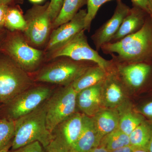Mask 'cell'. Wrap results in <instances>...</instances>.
<instances>
[{
  "label": "cell",
  "mask_w": 152,
  "mask_h": 152,
  "mask_svg": "<svg viewBox=\"0 0 152 152\" xmlns=\"http://www.w3.org/2000/svg\"><path fill=\"white\" fill-rule=\"evenodd\" d=\"M105 54L119 63L152 61V18H147L143 27L133 34L116 42L108 43L101 47Z\"/></svg>",
  "instance_id": "obj_1"
},
{
  "label": "cell",
  "mask_w": 152,
  "mask_h": 152,
  "mask_svg": "<svg viewBox=\"0 0 152 152\" xmlns=\"http://www.w3.org/2000/svg\"><path fill=\"white\" fill-rule=\"evenodd\" d=\"M52 138L51 133L47 127L45 102L34 110L15 121L12 150L36 141L39 142L46 150Z\"/></svg>",
  "instance_id": "obj_2"
},
{
  "label": "cell",
  "mask_w": 152,
  "mask_h": 152,
  "mask_svg": "<svg viewBox=\"0 0 152 152\" xmlns=\"http://www.w3.org/2000/svg\"><path fill=\"white\" fill-rule=\"evenodd\" d=\"M77 94L69 85L53 93L45 102L47 127L51 133L59 124L77 112Z\"/></svg>",
  "instance_id": "obj_3"
},
{
  "label": "cell",
  "mask_w": 152,
  "mask_h": 152,
  "mask_svg": "<svg viewBox=\"0 0 152 152\" xmlns=\"http://www.w3.org/2000/svg\"><path fill=\"white\" fill-rule=\"evenodd\" d=\"M32 82L26 72L15 62L0 60V103L7 104L30 88Z\"/></svg>",
  "instance_id": "obj_4"
},
{
  "label": "cell",
  "mask_w": 152,
  "mask_h": 152,
  "mask_svg": "<svg viewBox=\"0 0 152 152\" xmlns=\"http://www.w3.org/2000/svg\"><path fill=\"white\" fill-rule=\"evenodd\" d=\"M85 31H82L67 43L57 50L54 57H67L77 61L92 62L108 72L113 66V61L104 58L97 51L90 46Z\"/></svg>",
  "instance_id": "obj_5"
},
{
  "label": "cell",
  "mask_w": 152,
  "mask_h": 152,
  "mask_svg": "<svg viewBox=\"0 0 152 152\" xmlns=\"http://www.w3.org/2000/svg\"><path fill=\"white\" fill-rule=\"evenodd\" d=\"M95 63L77 61L71 59L62 61L43 70L37 77L39 81L67 86L70 85Z\"/></svg>",
  "instance_id": "obj_6"
},
{
  "label": "cell",
  "mask_w": 152,
  "mask_h": 152,
  "mask_svg": "<svg viewBox=\"0 0 152 152\" xmlns=\"http://www.w3.org/2000/svg\"><path fill=\"white\" fill-rule=\"evenodd\" d=\"M114 67L130 94L152 86V61L134 63L114 62Z\"/></svg>",
  "instance_id": "obj_7"
},
{
  "label": "cell",
  "mask_w": 152,
  "mask_h": 152,
  "mask_svg": "<svg viewBox=\"0 0 152 152\" xmlns=\"http://www.w3.org/2000/svg\"><path fill=\"white\" fill-rule=\"evenodd\" d=\"M83 116L81 113L76 112L57 125L52 131L51 141L46 149L72 152L81 132Z\"/></svg>",
  "instance_id": "obj_8"
},
{
  "label": "cell",
  "mask_w": 152,
  "mask_h": 152,
  "mask_svg": "<svg viewBox=\"0 0 152 152\" xmlns=\"http://www.w3.org/2000/svg\"><path fill=\"white\" fill-rule=\"evenodd\" d=\"M53 93L46 86L29 88L24 91L6 104L8 118L15 121L29 113L45 103Z\"/></svg>",
  "instance_id": "obj_9"
},
{
  "label": "cell",
  "mask_w": 152,
  "mask_h": 152,
  "mask_svg": "<svg viewBox=\"0 0 152 152\" xmlns=\"http://www.w3.org/2000/svg\"><path fill=\"white\" fill-rule=\"evenodd\" d=\"M49 2L44 6H34L27 12V27L26 35L33 44L40 45L45 42L50 31V22L49 15Z\"/></svg>",
  "instance_id": "obj_10"
},
{
  "label": "cell",
  "mask_w": 152,
  "mask_h": 152,
  "mask_svg": "<svg viewBox=\"0 0 152 152\" xmlns=\"http://www.w3.org/2000/svg\"><path fill=\"white\" fill-rule=\"evenodd\" d=\"M6 48L15 62L26 72L35 70L39 65L42 52L30 46L21 36L11 38Z\"/></svg>",
  "instance_id": "obj_11"
},
{
  "label": "cell",
  "mask_w": 152,
  "mask_h": 152,
  "mask_svg": "<svg viewBox=\"0 0 152 152\" xmlns=\"http://www.w3.org/2000/svg\"><path fill=\"white\" fill-rule=\"evenodd\" d=\"M129 92L113 66L108 72L102 84V98L104 107L118 110L130 104ZM130 94V93H129Z\"/></svg>",
  "instance_id": "obj_12"
},
{
  "label": "cell",
  "mask_w": 152,
  "mask_h": 152,
  "mask_svg": "<svg viewBox=\"0 0 152 152\" xmlns=\"http://www.w3.org/2000/svg\"><path fill=\"white\" fill-rule=\"evenodd\" d=\"M117 2L116 7L113 16L97 30L91 37L97 51L103 45L110 42L130 10L122 0Z\"/></svg>",
  "instance_id": "obj_13"
},
{
  "label": "cell",
  "mask_w": 152,
  "mask_h": 152,
  "mask_svg": "<svg viewBox=\"0 0 152 152\" xmlns=\"http://www.w3.org/2000/svg\"><path fill=\"white\" fill-rule=\"evenodd\" d=\"M87 10H80L69 21L61 25L52 33L49 41L48 49L57 50L67 43L76 36L85 30Z\"/></svg>",
  "instance_id": "obj_14"
},
{
  "label": "cell",
  "mask_w": 152,
  "mask_h": 152,
  "mask_svg": "<svg viewBox=\"0 0 152 152\" xmlns=\"http://www.w3.org/2000/svg\"><path fill=\"white\" fill-rule=\"evenodd\" d=\"M103 82L82 90L77 94V109L82 114L93 117L104 108L102 98Z\"/></svg>",
  "instance_id": "obj_15"
},
{
  "label": "cell",
  "mask_w": 152,
  "mask_h": 152,
  "mask_svg": "<svg viewBox=\"0 0 152 152\" xmlns=\"http://www.w3.org/2000/svg\"><path fill=\"white\" fill-rule=\"evenodd\" d=\"M149 15L141 8L133 6L123 20L118 31L109 43L118 42L125 37L138 31L143 26Z\"/></svg>",
  "instance_id": "obj_16"
},
{
  "label": "cell",
  "mask_w": 152,
  "mask_h": 152,
  "mask_svg": "<svg viewBox=\"0 0 152 152\" xmlns=\"http://www.w3.org/2000/svg\"><path fill=\"white\" fill-rule=\"evenodd\" d=\"M100 142L92 117L87 116L83 114L81 132L71 152L88 151L99 146Z\"/></svg>",
  "instance_id": "obj_17"
},
{
  "label": "cell",
  "mask_w": 152,
  "mask_h": 152,
  "mask_svg": "<svg viewBox=\"0 0 152 152\" xmlns=\"http://www.w3.org/2000/svg\"><path fill=\"white\" fill-rule=\"evenodd\" d=\"M99 140L118 128L119 113L116 109L104 108L92 117Z\"/></svg>",
  "instance_id": "obj_18"
},
{
  "label": "cell",
  "mask_w": 152,
  "mask_h": 152,
  "mask_svg": "<svg viewBox=\"0 0 152 152\" xmlns=\"http://www.w3.org/2000/svg\"><path fill=\"white\" fill-rule=\"evenodd\" d=\"M107 74V71L95 64L88 68L71 85L78 93L84 89L104 81Z\"/></svg>",
  "instance_id": "obj_19"
},
{
  "label": "cell",
  "mask_w": 152,
  "mask_h": 152,
  "mask_svg": "<svg viewBox=\"0 0 152 152\" xmlns=\"http://www.w3.org/2000/svg\"><path fill=\"white\" fill-rule=\"evenodd\" d=\"M118 110L119 113L118 128L128 135L145 120L142 115L132 108L130 104Z\"/></svg>",
  "instance_id": "obj_20"
},
{
  "label": "cell",
  "mask_w": 152,
  "mask_h": 152,
  "mask_svg": "<svg viewBox=\"0 0 152 152\" xmlns=\"http://www.w3.org/2000/svg\"><path fill=\"white\" fill-rule=\"evenodd\" d=\"M152 136V124L145 120L129 135L131 145L134 148L148 149Z\"/></svg>",
  "instance_id": "obj_21"
},
{
  "label": "cell",
  "mask_w": 152,
  "mask_h": 152,
  "mask_svg": "<svg viewBox=\"0 0 152 152\" xmlns=\"http://www.w3.org/2000/svg\"><path fill=\"white\" fill-rule=\"evenodd\" d=\"M87 4V0H64L59 13L53 23L58 28L71 20L83 6Z\"/></svg>",
  "instance_id": "obj_22"
},
{
  "label": "cell",
  "mask_w": 152,
  "mask_h": 152,
  "mask_svg": "<svg viewBox=\"0 0 152 152\" xmlns=\"http://www.w3.org/2000/svg\"><path fill=\"white\" fill-rule=\"evenodd\" d=\"M129 145H130L129 136L118 128L104 137L99 146L112 151Z\"/></svg>",
  "instance_id": "obj_23"
},
{
  "label": "cell",
  "mask_w": 152,
  "mask_h": 152,
  "mask_svg": "<svg viewBox=\"0 0 152 152\" xmlns=\"http://www.w3.org/2000/svg\"><path fill=\"white\" fill-rule=\"evenodd\" d=\"M5 24L7 28L12 31H25L27 27L26 19L20 12L16 8H9Z\"/></svg>",
  "instance_id": "obj_24"
},
{
  "label": "cell",
  "mask_w": 152,
  "mask_h": 152,
  "mask_svg": "<svg viewBox=\"0 0 152 152\" xmlns=\"http://www.w3.org/2000/svg\"><path fill=\"white\" fill-rule=\"evenodd\" d=\"M15 133V121L0 118V150L11 142Z\"/></svg>",
  "instance_id": "obj_25"
},
{
  "label": "cell",
  "mask_w": 152,
  "mask_h": 152,
  "mask_svg": "<svg viewBox=\"0 0 152 152\" xmlns=\"http://www.w3.org/2000/svg\"><path fill=\"white\" fill-rule=\"evenodd\" d=\"M114 0H87V15L85 19V30L89 31L92 22L101 6L105 3ZM118 1L120 0H116Z\"/></svg>",
  "instance_id": "obj_26"
},
{
  "label": "cell",
  "mask_w": 152,
  "mask_h": 152,
  "mask_svg": "<svg viewBox=\"0 0 152 152\" xmlns=\"http://www.w3.org/2000/svg\"><path fill=\"white\" fill-rule=\"evenodd\" d=\"M44 149L39 142L36 141L8 152H45Z\"/></svg>",
  "instance_id": "obj_27"
},
{
  "label": "cell",
  "mask_w": 152,
  "mask_h": 152,
  "mask_svg": "<svg viewBox=\"0 0 152 152\" xmlns=\"http://www.w3.org/2000/svg\"><path fill=\"white\" fill-rule=\"evenodd\" d=\"M64 0H51L49 2L48 11L51 21H54L59 13Z\"/></svg>",
  "instance_id": "obj_28"
},
{
  "label": "cell",
  "mask_w": 152,
  "mask_h": 152,
  "mask_svg": "<svg viewBox=\"0 0 152 152\" xmlns=\"http://www.w3.org/2000/svg\"><path fill=\"white\" fill-rule=\"evenodd\" d=\"M152 124V100L142 105L137 110Z\"/></svg>",
  "instance_id": "obj_29"
},
{
  "label": "cell",
  "mask_w": 152,
  "mask_h": 152,
  "mask_svg": "<svg viewBox=\"0 0 152 152\" xmlns=\"http://www.w3.org/2000/svg\"><path fill=\"white\" fill-rule=\"evenodd\" d=\"M133 6H137L143 9L149 14V6L151 0H131Z\"/></svg>",
  "instance_id": "obj_30"
},
{
  "label": "cell",
  "mask_w": 152,
  "mask_h": 152,
  "mask_svg": "<svg viewBox=\"0 0 152 152\" xmlns=\"http://www.w3.org/2000/svg\"><path fill=\"white\" fill-rule=\"evenodd\" d=\"M8 10L7 6L0 5V26L5 24Z\"/></svg>",
  "instance_id": "obj_31"
},
{
  "label": "cell",
  "mask_w": 152,
  "mask_h": 152,
  "mask_svg": "<svg viewBox=\"0 0 152 152\" xmlns=\"http://www.w3.org/2000/svg\"><path fill=\"white\" fill-rule=\"evenodd\" d=\"M134 148L131 145L122 147L113 151H109L110 152H133Z\"/></svg>",
  "instance_id": "obj_32"
},
{
  "label": "cell",
  "mask_w": 152,
  "mask_h": 152,
  "mask_svg": "<svg viewBox=\"0 0 152 152\" xmlns=\"http://www.w3.org/2000/svg\"><path fill=\"white\" fill-rule=\"evenodd\" d=\"M86 152H110L104 147L99 146Z\"/></svg>",
  "instance_id": "obj_33"
},
{
  "label": "cell",
  "mask_w": 152,
  "mask_h": 152,
  "mask_svg": "<svg viewBox=\"0 0 152 152\" xmlns=\"http://www.w3.org/2000/svg\"><path fill=\"white\" fill-rule=\"evenodd\" d=\"M12 142H11L8 145H7L4 148L0 150V152H8L9 149H10V148L11 147V146H12Z\"/></svg>",
  "instance_id": "obj_34"
},
{
  "label": "cell",
  "mask_w": 152,
  "mask_h": 152,
  "mask_svg": "<svg viewBox=\"0 0 152 152\" xmlns=\"http://www.w3.org/2000/svg\"><path fill=\"white\" fill-rule=\"evenodd\" d=\"M14 0H0V5H5L7 6L8 4L12 2Z\"/></svg>",
  "instance_id": "obj_35"
},
{
  "label": "cell",
  "mask_w": 152,
  "mask_h": 152,
  "mask_svg": "<svg viewBox=\"0 0 152 152\" xmlns=\"http://www.w3.org/2000/svg\"><path fill=\"white\" fill-rule=\"evenodd\" d=\"M133 152H149L147 149L134 148Z\"/></svg>",
  "instance_id": "obj_36"
},
{
  "label": "cell",
  "mask_w": 152,
  "mask_h": 152,
  "mask_svg": "<svg viewBox=\"0 0 152 152\" xmlns=\"http://www.w3.org/2000/svg\"><path fill=\"white\" fill-rule=\"evenodd\" d=\"M148 150L149 152H152V136L148 146Z\"/></svg>",
  "instance_id": "obj_37"
},
{
  "label": "cell",
  "mask_w": 152,
  "mask_h": 152,
  "mask_svg": "<svg viewBox=\"0 0 152 152\" xmlns=\"http://www.w3.org/2000/svg\"><path fill=\"white\" fill-rule=\"evenodd\" d=\"M149 15L152 18V0L150 1L149 6Z\"/></svg>",
  "instance_id": "obj_38"
},
{
  "label": "cell",
  "mask_w": 152,
  "mask_h": 152,
  "mask_svg": "<svg viewBox=\"0 0 152 152\" xmlns=\"http://www.w3.org/2000/svg\"><path fill=\"white\" fill-rule=\"evenodd\" d=\"M31 2L34 3H39L42 2V1H44V0H29Z\"/></svg>",
  "instance_id": "obj_39"
},
{
  "label": "cell",
  "mask_w": 152,
  "mask_h": 152,
  "mask_svg": "<svg viewBox=\"0 0 152 152\" xmlns=\"http://www.w3.org/2000/svg\"><path fill=\"white\" fill-rule=\"evenodd\" d=\"M46 151L47 152H56L55 151L53 150L50 149H46Z\"/></svg>",
  "instance_id": "obj_40"
},
{
  "label": "cell",
  "mask_w": 152,
  "mask_h": 152,
  "mask_svg": "<svg viewBox=\"0 0 152 152\" xmlns=\"http://www.w3.org/2000/svg\"></svg>",
  "instance_id": "obj_41"
}]
</instances>
